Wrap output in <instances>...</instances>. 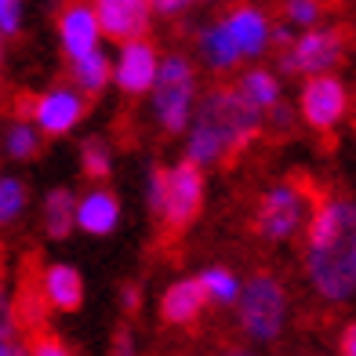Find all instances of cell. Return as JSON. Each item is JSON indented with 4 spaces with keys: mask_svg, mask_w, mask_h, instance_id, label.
I'll return each instance as SVG.
<instances>
[{
    "mask_svg": "<svg viewBox=\"0 0 356 356\" xmlns=\"http://www.w3.org/2000/svg\"><path fill=\"white\" fill-rule=\"evenodd\" d=\"M305 269L327 302H349L356 295V204L323 200L305 229Z\"/></svg>",
    "mask_w": 356,
    "mask_h": 356,
    "instance_id": "obj_1",
    "label": "cell"
},
{
    "mask_svg": "<svg viewBox=\"0 0 356 356\" xmlns=\"http://www.w3.org/2000/svg\"><path fill=\"white\" fill-rule=\"evenodd\" d=\"M262 131V109L251 106L240 88H215L204 95L197 124L189 127L186 160L197 168H211L248 149V142Z\"/></svg>",
    "mask_w": 356,
    "mask_h": 356,
    "instance_id": "obj_2",
    "label": "cell"
},
{
    "mask_svg": "<svg viewBox=\"0 0 356 356\" xmlns=\"http://www.w3.org/2000/svg\"><path fill=\"white\" fill-rule=\"evenodd\" d=\"M153 113L164 124V131L178 135L189 127L193 117V95H197V76L186 55H171L156 66V80H153Z\"/></svg>",
    "mask_w": 356,
    "mask_h": 356,
    "instance_id": "obj_3",
    "label": "cell"
},
{
    "mask_svg": "<svg viewBox=\"0 0 356 356\" xmlns=\"http://www.w3.org/2000/svg\"><path fill=\"white\" fill-rule=\"evenodd\" d=\"M236 305H240V323L254 342H273L284 331L287 298H284V287L266 273H258V277L248 280V287H240Z\"/></svg>",
    "mask_w": 356,
    "mask_h": 356,
    "instance_id": "obj_4",
    "label": "cell"
},
{
    "mask_svg": "<svg viewBox=\"0 0 356 356\" xmlns=\"http://www.w3.org/2000/svg\"><path fill=\"white\" fill-rule=\"evenodd\" d=\"M204 207V175L193 160H182V164L168 168V204H164V222L168 233H182L186 225L200 215Z\"/></svg>",
    "mask_w": 356,
    "mask_h": 356,
    "instance_id": "obj_5",
    "label": "cell"
},
{
    "mask_svg": "<svg viewBox=\"0 0 356 356\" xmlns=\"http://www.w3.org/2000/svg\"><path fill=\"white\" fill-rule=\"evenodd\" d=\"M346 51V40L338 29H313L302 33L298 40L287 44V51L280 58L284 73H327L331 66H338V58Z\"/></svg>",
    "mask_w": 356,
    "mask_h": 356,
    "instance_id": "obj_6",
    "label": "cell"
},
{
    "mask_svg": "<svg viewBox=\"0 0 356 356\" xmlns=\"http://www.w3.org/2000/svg\"><path fill=\"white\" fill-rule=\"evenodd\" d=\"M302 215H305L302 189L298 186H277L262 197V204H258L254 229L266 240H287L302 225Z\"/></svg>",
    "mask_w": 356,
    "mask_h": 356,
    "instance_id": "obj_7",
    "label": "cell"
},
{
    "mask_svg": "<svg viewBox=\"0 0 356 356\" xmlns=\"http://www.w3.org/2000/svg\"><path fill=\"white\" fill-rule=\"evenodd\" d=\"M95 19L102 26V37L113 40H135L145 37V29L153 22V4L149 0H91Z\"/></svg>",
    "mask_w": 356,
    "mask_h": 356,
    "instance_id": "obj_8",
    "label": "cell"
},
{
    "mask_svg": "<svg viewBox=\"0 0 356 356\" xmlns=\"http://www.w3.org/2000/svg\"><path fill=\"white\" fill-rule=\"evenodd\" d=\"M302 113H305V120H309V127L327 131V127H334L346 113V88L327 73H313L302 88Z\"/></svg>",
    "mask_w": 356,
    "mask_h": 356,
    "instance_id": "obj_9",
    "label": "cell"
},
{
    "mask_svg": "<svg viewBox=\"0 0 356 356\" xmlns=\"http://www.w3.org/2000/svg\"><path fill=\"white\" fill-rule=\"evenodd\" d=\"M156 66H160V58H156V47L149 40H142V37L124 40L120 55H117V70H113L117 88L124 95H145L156 80Z\"/></svg>",
    "mask_w": 356,
    "mask_h": 356,
    "instance_id": "obj_10",
    "label": "cell"
},
{
    "mask_svg": "<svg viewBox=\"0 0 356 356\" xmlns=\"http://www.w3.org/2000/svg\"><path fill=\"white\" fill-rule=\"evenodd\" d=\"M58 37H62V51L70 55V62L91 55L102 40V26L95 19V8L88 0H70L58 15Z\"/></svg>",
    "mask_w": 356,
    "mask_h": 356,
    "instance_id": "obj_11",
    "label": "cell"
},
{
    "mask_svg": "<svg viewBox=\"0 0 356 356\" xmlns=\"http://www.w3.org/2000/svg\"><path fill=\"white\" fill-rule=\"evenodd\" d=\"M29 113H33V124L44 135H66L84 117V99L73 88H55V91L40 95Z\"/></svg>",
    "mask_w": 356,
    "mask_h": 356,
    "instance_id": "obj_12",
    "label": "cell"
},
{
    "mask_svg": "<svg viewBox=\"0 0 356 356\" xmlns=\"http://www.w3.org/2000/svg\"><path fill=\"white\" fill-rule=\"evenodd\" d=\"M47 298H44V287H40V273H37V254L26 262L22 269V284H19V298L11 302V316H15V327H26L29 334H40L47 327Z\"/></svg>",
    "mask_w": 356,
    "mask_h": 356,
    "instance_id": "obj_13",
    "label": "cell"
},
{
    "mask_svg": "<svg viewBox=\"0 0 356 356\" xmlns=\"http://www.w3.org/2000/svg\"><path fill=\"white\" fill-rule=\"evenodd\" d=\"M222 22H225V29H229V37L236 40V47H240L244 58H258L269 47V22H266V15L258 8L236 4Z\"/></svg>",
    "mask_w": 356,
    "mask_h": 356,
    "instance_id": "obj_14",
    "label": "cell"
},
{
    "mask_svg": "<svg viewBox=\"0 0 356 356\" xmlns=\"http://www.w3.org/2000/svg\"><path fill=\"white\" fill-rule=\"evenodd\" d=\"M207 305V295H204V284L193 277V280H178L164 291V298H160V316H164V323H171V327H186V323H193Z\"/></svg>",
    "mask_w": 356,
    "mask_h": 356,
    "instance_id": "obj_15",
    "label": "cell"
},
{
    "mask_svg": "<svg viewBox=\"0 0 356 356\" xmlns=\"http://www.w3.org/2000/svg\"><path fill=\"white\" fill-rule=\"evenodd\" d=\"M40 287H44V298L55 313H73V309H80V302H84V280H80V273L66 262L47 266L40 273Z\"/></svg>",
    "mask_w": 356,
    "mask_h": 356,
    "instance_id": "obj_16",
    "label": "cell"
},
{
    "mask_svg": "<svg viewBox=\"0 0 356 356\" xmlns=\"http://www.w3.org/2000/svg\"><path fill=\"white\" fill-rule=\"evenodd\" d=\"M117 222H120V200L109 189H91L88 197L76 200V229L91 236H106L117 229Z\"/></svg>",
    "mask_w": 356,
    "mask_h": 356,
    "instance_id": "obj_17",
    "label": "cell"
},
{
    "mask_svg": "<svg viewBox=\"0 0 356 356\" xmlns=\"http://www.w3.org/2000/svg\"><path fill=\"white\" fill-rule=\"evenodd\" d=\"M200 58H204L211 70H218V73L233 70L236 62L244 58V55H240V47H236V40L229 37V29H225V22H222V19L200 29Z\"/></svg>",
    "mask_w": 356,
    "mask_h": 356,
    "instance_id": "obj_18",
    "label": "cell"
},
{
    "mask_svg": "<svg viewBox=\"0 0 356 356\" xmlns=\"http://www.w3.org/2000/svg\"><path fill=\"white\" fill-rule=\"evenodd\" d=\"M76 225V197L70 189H51L44 200V229L51 240H66Z\"/></svg>",
    "mask_w": 356,
    "mask_h": 356,
    "instance_id": "obj_19",
    "label": "cell"
},
{
    "mask_svg": "<svg viewBox=\"0 0 356 356\" xmlns=\"http://www.w3.org/2000/svg\"><path fill=\"white\" fill-rule=\"evenodd\" d=\"M109 76H113V62L99 51V47H95L91 55L73 62V80H76V88L88 91V95H99L109 84Z\"/></svg>",
    "mask_w": 356,
    "mask_h": 356,
    "instance_id": "obj_20",
    "label": "cell"
},
{
    "mask_svg": "<svg viewBox=\"0 0 356 356\" xmlns=\"http://www.w3.org/2000/svg\"><path fill=\"white\" fill-rule=\"evenodd\" d=\"M240 95H244L251 106H258L266 113L269 106L280 102V84H277V76H273L269 70H251V73L240 76Z\"/></svg>",
    "mask_w": 356,
    "mask_h": 356,
    "instance_id": "obj_21",
    "label": "cell"
},
{
    "mask_svg": "<svg viewBox=\"0 0 356 356\" xmlns=\"http://www.w3.org/2000/svg\"><path fill=\"white\" fill-rule=\"evenodd\" d=\"M197 280L204 284V295H207V302L233 305V302L240 298V280H236V277H233V273L225 269V266H211V269H204Z\"/></svg>",
    "mask_w": 356,
    "mask_h": 356,
    "instance_id": "obj_22",
    "label": "cell"
},
{
    "mask_svg": "<svg viewBox=\"0 0 356 356\" xmlns=\"http://www.w3.org/2000/svg\"><path fill=\"white\" fill-rule=\"evenodd\" d=\"M4 145H8V156H15V160L37 156V145H40L37 127L29 124V120H15V124L8 127V135H4Z\"/></svg>",
    "mask_w": 356,
    "mask_h": 356,
    "instance_id": "obj_23",
    "label": "cell"
},
{
    "mask_svg": "<svg viewBox=\"0 0 356 356\" xmlns=\"http://www.w3.org/2000/svg\"><path fill=\"white\" fill-rule=\"evenodd\" d=\"M80 164H84L88 178H109V145L102 138H88L84 149H80Z\"/></svg>",
    "mask_w": 356,
    "mask_h": 356,
    "instance_id": "obj_24",
    "label": "cell"
},
{
    "mask_svg": "<svg viewBox=\"0 0 356 356\" xmlns=\"http://www.w3.org/2000/svg\"><path fill=\"white\" fill-rule=\"evenodd\" d=\"M26 207V189L19 178H0V225L15 222Z\"/></svg>",
    "mask_w": 356,
    "mask_h": 356,
    "instance_id": "obj_25",
    "label": "cell"
},
{
    "mask_svg": "<svg viewBox=\"0 0 356 356\" xmlns=\"http://www.w3.org/2000/svg\"><path fill=\"white\" fill-rule=\"evenodd\" d=\"M145 200H149V211L156 218L164 215V204H168V168H153L149 171V182H145Z\"/></svg>",
    "mask_w": 356,
    "mask_h": 356,
    "instance_id": "obj_26",
    "label": "cell"
},
{
    "mask_svg": "<svg viewBox=\"0 0 356 356\" xmlns=\"http://www.w3.org/2000/svg\"><path fill=\"white\" fill-rule=\"evenodd\" d=\"M320 11H323L320 0H287V4H284V15H287V19L295 22V26H302V29L316 26Z\"/></svg>",
    "mask_w": 356,
    "mask_h": 356,
    "instance_id": "obj_27",
    "label": "cell"
},
{
    "mask_svg": "<svg viewBox=\"0 0 356 356\" xmlns=\"http://www.w3.org/2000/svg\"><path fill=\"white\" fill-rule=\"evenodd\" d=\"M22 29V0H0V37H15Z\"/></svg>",
    "mask_w": 356,
    "mask_h": 356,
    "instance_id": "obj_28",
    "label": "cell"
},
{
    "mask_svg": "<svg viewBox=\"0 0 356 356\" xmlns=\"http://www.w3.org/2000/svg\"><path fill=\"white\" fill-rule=\"evenodd\" d=\"M29 356H73V353H70V346L62 342V338L40 331V334H33V349H29Z\"/></svg>",
    "mask_w": 356,
    "mask_h": 356,
    "instance_id": "obj_29",
    "label": "cell"
},
{
    "mask_svg": "<svg viewBox=\"0 0 356 356\" xmlns=\"http://www.w3.org/2000/svg\"><path fill=\"white\" fill-rule=\"evenodd\" d=\"M109 356H138L135 338H131V331H127V327H120L117 334H113V349H109Z\"/></svg>",
    "mask_w": 356,
    "mask_h": 356,
    "instance_id": "obj_30",
    "label": "cell"
},
{
    "mask_svg": "<svg viewBox=\"0 0 356 356\" xmlns=\"http://www.w3.org/2000/svg\"><path fill=\"white\" fill-rule=\"evenodd\" d=\"M120 305H124V313H135V309H138V305H142L138 284H124V287H120Z\"/></svg>",
    "mask_w": 356,
    "mask_h": 356,
    "instance_id": "obj_31",
    "label": "cell"
},
{
    "mask_svg": "<svg viewBox=\"0 0 356 356\" xmlns=\"http://www.w3.org/2000/svg\"><path fill=\"white\" fill-rule=\"evenodd\" d=\"M149 4H153L156 15H182L193 0H149Z\"/></svg>",
    "mask_w": 356,
    "mask_h": 356,
    "instance_id": "obj_32",
    "label": "cell"
},
{
    "mask_svg": "<svg viewBox=\"0 0 356 356\" xmlns=\"http://www.w3.org/2000/svg\"><path fill=\"white\" fill-rule=\"evenodd\" d=\"M338 353H342V356H356V323H349V327L342 331V342H338Z\"/></svg>",
    "mask_w": 356,
    "mask_h": 356,
    "instance_id": "obj_33",
    "label": "cell"
},
{
    "mask_svg": "<svg viewBox=\"0 0 356 356\" xmlns=\"http://www.w3.org/2000/svg\"><path fill=\"white\" fill-rule=\"evenodd\" d=\"M222 356H254V353H248V349H229V353H222Z\"/></svg>",
    "mask_w": 356,
    "mask_h": 356,
    "instance_id": "obj_34",
    "label": "cell"
},
{
    "mask_svg": "<svg viewBox=\"0 0 356 356\" xmlns=\"http://www.w3.org/2000/svg\"><path fill=\"white\" fill-rule=\"evenodd\" d=\"M8 356H29V349H22V346H15V349H11Z\"/></svg>",
    "mask_w": 356,
    "mask_h": 356,
    "instance_id": "obj_35",
    "label": "cell"
},
{
    "mask_svg": "<svg viewBox=\"0 0 356 356\" xmlns=\"http://www.w3.org/2000/svg\"><path fill=\"white\" fill-rule=\"evenodd\" d=\"M0 62H4V44H0Z\"/></svg>",
    "mask_w": 356,
    "mask_h": 356,
    "instance_id": "obj_36",
    "label": "cell"
}]
</instances>
